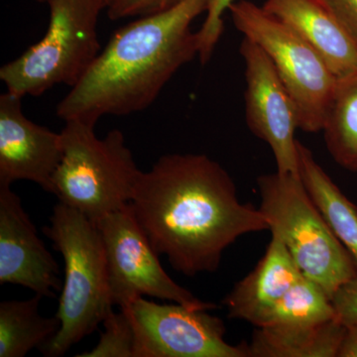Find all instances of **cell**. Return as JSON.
Masks as SVG:
<instances>
[{"label": "cell", "mask_w": 357, "mask_h": 357, "mask_svg": "<svg viewBox=\"0 0 357 357\" xmlns=\"http://www.w3.org/2000/svg\"><path fill=\"white\" fill-rule=\"evenodd\" d=\"M259 210L272 236L286 246L302 273L333 294L357 274V266L314 203L300 175L265 174L257 178Z\"/></svg>", "instance_id": "5"}, {"label": "cell", "mask_w": 357, "mask_h": 357, "mask_svg": "<svg viewBox=\"0 0 357 357\" xmlns=\"http://www.w3.org/2000/svg\"><path fill=\"white\" fill-rule=\"evenodd\" d=\"M42 230L63 256L65 280L55 314L60 330L39 349L44 356L60 357L98 330L114 310V302L98 225L59 202Z\"/></svg>", "instance_id": "3"}, {"label": "cell", "mask_w": 357, "mask_h": 357, "mask_svg": "<svg viewBox=\"0 0 357 357\" xmlns=\"http://www.w3.org/2000/svg\"><path fill=\"white\" fill-rule=\"evenodd\" d=\"M43 38L0 68L6 91L24 98L39 96L58 84L70 88L82 79L100 48L98 22L107 0H49Z\"/></svg>", "instance_id": "6"}, {"label": "cell", "mask_w": 357, "mask_h": 357, "mask_svg": "<svg viewBox=\"0 0 357 357\" xmlns=\"http://www.w3.org/2000/svg\"><path fill=\"white\" fill-rule=\"evenodd\" d=\"M65 122L63 158L52 178V194L96 223L130 204L142 171L119 129L98 138L93 124Z\"/></svg>", "instance_id": "4"}, {"label": "cell", "mask_w": 357, "mask_h": 357, "mask_svg": "<svg viewBox=\"0 0 357 357\" xmlns=\"http://www.w3.org/2000/svg\"><path fill=\"white\" fill-rule=\"evenodd\" d=\"M337 357H357V325L345 326Z\"/></svg>", "instance_id": "24"}, {"label": "cell", "mask_w": 357, "mask_h": 357, "mask_svg": "<svg viewBox=\"0 0 357 357\" xmlns=\"http://www.w3.org/2000/svg\"><path fill=\"white\" fill-rule=\"evenodd\" d=\"M114 1H115V0H107V7H109L110 6V4L114 3Z\"/></svg>", "instance_id": "26"}, {"label": "cell", "mask_w": 357, "mask_h": 357, "mask_svg": "<svg viewBox=\"0 0 357 357\" xmlns=\"http://www.w3.org/2000/svg\"><path fill=\"white\" fill-rule=\"evenodd\" d=\"M181 1L183 0H115L107 7V15L114 21L137 18L167 10Z\"/></svg>", "instance_id": "21"}, {"label": "cell", "mask_w": 357, "mask_h": 357, "mask_svg": "<svg viewBox=\"0 0 357 357\" xmlns=\"http://www.w3.org/2000/svg\"><path fill=\"white\" fill-rule=\"evenodd\" d=\"M96 225L102 234L114 305L126 307L133 300L148 296L192 309H217V305L195 297L167 274L130 204Z\"/></svg>", "instance_id": "8"}, {"label": "cell", "mask_w": 357, "mask_h": 357, "mask_svg": "<svg viewBox=\"0 0 357 357\" xmlns=\"http://www.w3.org/2000/svg\"><path fill=\"white\" fill-rule=\"evenodd\" d=\"M332 303L340 323L357 325V274L333 294Z\"/></svg>", "instance_id": "22"}, {"label": "cell", "mask_w": 357, "mask_h": 357, "mask_svg": "<svg viewBox=\"0 0 357 357\" xmlns=\"http://www.w3.org/2000/svg\"><path fill=\"white\" fill-rule=\"evenodd\" d=\"M236 0H210L206 11V20L199 28V59L202 65H206L211 60L220 37L225 23L223 14L229 10V6Z\"/></svg>", "instance_id": "20"}, {"label": "cell", "mask_w": 357, "mask_h": 357, "mask_svg": "<svg viewBox=\"0 0 357 357\" xmlns=\"http://www.w3.org/2000/svg\"><path fill=\"white\" fill-rule=\"evenodd\" d=\"M262 7L318 52L337 79L357 70V42L318 0H266Z\"/></svg>", "instance_id": "14"}, {"label": "cell", "mask_w": 357, "mask_h": 357, "mask_svg": "<svg viewBox=\"0 0 357 357\" xmlns=\"http://www.w3.org/2000/svg\"><path fill=\"white\" fill-rule=\"evenodd\" d=\"M135 332L134 357H249L246 342H225L222 319L208 310L137 298L122 307Z\"/></svg>", "instance_id": "9"}, {"label": "cell", "mask_w": 357, "mask_h": 357, "mask_svg": "<svg viewBox=\"0 0 357 357\" xmlns=\"http://www.w3.org/2000/svg\"><path fill=\"white\" fill-rule=\"evenodd\" d=\"M239 52L245 65L244 100L248 128L271 148L278 172L299 175L295 138L299 121L295 103L271 60L257 44L244 37Z\"/></svg>", "instance_id": "10"}, {"label": "cell", "mask_w": 357, "mask_h": 357, "mask_svg": "<svg viewBox=\"0 0 357 357\" xmlns=\"http://www.w3.org/2000/svg\"><path fill=\"white\" fill-rule=\"evenodd\" d=\"M299 175L307 192L357 266V206L328 175L311 150L298 141Z\"/></svg>", "instance_id": "16"}, {"label": "cell", "mask_w": 357, "mask_h": 357, "mask_svg": "<svg viewBox=\"0 0 357 357\" xmlns=\"http://www.w3.org/2000/svg\"><path fill=\"white\" fill-rule=\"evenodd\" d=\"M321 131L335 163L357 172V70L338 77Z\"/></svg>", "instance_id": "18"}, {"label": "cell", "mask_w": 357, "mask_h": 357, "mask_svg": "<svg viewBox=\"0 0 357 357\" xmlns=\"http://www.w3.org/2000/svg\"><path fill=\"white\" fill-rule=\"evenodd\" d=\"M304 274L278 237L271 241L255 269L237 282L223 300L229 318L262 328L270 314Z\"/></svg>", "instance_id": "13"}, {"label": "cell", "mask_w": 357, "mask_h": 357, "mask_svg": "<svg viewBox=\"0 0 357 357\" xmlns=\"http://www.w3.org/2000/svg\"><path fill=\"white\" fill-rule=\"evenodd\" d=\"M42 297L0 303V357H23L41 347L60 330L57 317L45 318L39 312Z\"/></svg>", "instance_id": "17"}, {"label": "cell", "mask_w": 357, "mask_h": 357, "mask_svg": "<svg viewBox=\"0 0 357 357\" xmlns=\"http://www.w3.org/2000/svg\"><path fill=\"white\" fill-rule=\"evenodd\" d=\"M130 204L154 250L185 276L217 271L239 237L269 229L259 208L241 203L229 172L204 154L162 156L141 172Z\"/></svg>", "instance_id": "1"}, {"label": "cell", "mask_w": 357, "mask_h": 357, "mask_svg": "<svg viewBox=\"0 0 357 357\" xmlns=\"http://www.w3.org/2000/svg\"><path fill=\"white\" fill-rule=\"evenodd\" d=\"M229 11L234 27L271 60L295 103L301 130H323L337 83L325 60L292 28L255 2L236 0Z\"/></svg>", "instance_id": "7"}, {"label": "cell", "mask_w": 357, "mask_h": 357, "mask_svg": "<svg viewBox=\"0 0 357 357\" xmlns=\"http://www.w3.org/2000/svg\"><path fill=\"white\" fill-rule=\"evenodd\" d=\"M33 1L39 2V3H47L49 0H33Z\"/></svg>", "instance_id": "25"}, {"label": "cell", "mask_w": 357, "mask_h": 357, "mask_svg": "<svg viewBox=\"0 0 357 357\" xmlns=\"http://www.w3.org/2000/svg\"><path fill=\"white\" fill-rule=\"evenodd\" d=\"M22 98L0 96V184L31 181L52 194V178L63 158L62 136L25 116Z\"/></svg>", "instance_id": "12"}, {"label": "cell", "mask_w": 357, "mask_h": 357, "mask_svg": "<svg viewBox=\"0 0 357 357\" xmlns=\"http://www.w3.org/2000/svg\"><path fill=\"white\" fill-rule=\"evenodd\" d=\"M210 0H183L114 33L86 74L59 102L57 115L96 126L107 115L148 109L183 66L199 56L192 23Z\"/></svg>", "instance_id": "2"}, {"label": "cell", "mask_w": 357, "mask_h": 357, "mask_svg": "<svg viewBox=\"0 0 357 357\" xmlns=\"http://www.w3.org/2000/svg\"><path fill=\"white\" fill-rule=\"evenodd\" d=\"M357 42V0H318Z\"/></svg>", "instance_id": "23"}, {"label": "cell", "mask_w": 357, "mask_h": 357, "mask_svg": "<svg viewBox=\"0 0 357 357\" xmlns=\"http://www.w3.org/2000/svg\"><path fill=\"white\" fill-rule=\"evenodd\" d=\"M102 324L105 332L95 349L77 357H134L135 332L128 312L121 307L119 312L112 310Z\"/></svg>", "instance_id": "19"}, {"label": "cell", "mask_w": 357, "mask_h": 357, "mask_svg": "<svg viewBox=\"0 0 357 357\" xmlns=\"http://www.w3.org/2000/svg\"><path fill=\"white\" fill-rule=\"evenodd\" d=\"M0 284L23 286L42 298L62 289L58 263L37 234L21 199L0 184Z\"/></svg>", "instance_id": "11"}, {"label": "cell", "mask_w": 357, "mask_h": 357, "mask_svg": "<svg viewBox=\"0 0 357 357\" xmlns=\"http://www.w3.org/2000/svg\"><path fill=\"white\" fill-rule=\"evenodd\" d=\"M345 326L337 318L314 325L256 328L249 357H337Z\"/></svg>", "instance_id": "15"}]
</instances>
